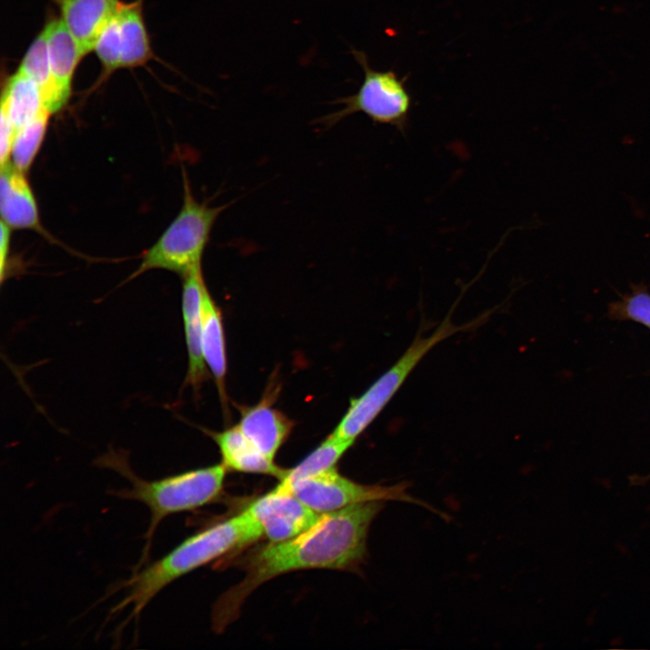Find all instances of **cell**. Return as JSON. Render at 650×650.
Masks as SVG:
<instances>
[{
    "mask_svg": "<svg viewBox=\"0 0 650 650\" xmlns=\"http://www.w3.org/2000/svg\"><path fill=\"white\" fill-rule=\"evenodd\" d=\"M182 283V316L189 365L186 384L198 391L208 377L202 351L201 304L206 283L201 268L184 275Z\"/></svg>",
    "mask_w": 650,
    "mask_h": 650,
    "instance_id": "obj_9",
    "label": "cell"
},
{
    "mask_svg": "<svg viewBox=\"0 0 650 650\" xmlns=\"http://www.w3.org/2000/svg\"><path fill=\"white\" fill-rule=\"evenodd\" d=\"M10 238H11V228L8 225H6L5 222L1 221L0 276H1L2 282L4 281L5 270H6L9 247H10Z\"/></svg>",
    "mask_w": 650,
    "mask_h": 650,
    "instance_id": "obj_23",
    "label": "cell"
},
{
    "mask_svg": "<svg viewBox=\"0 0 650 650\" xmlns=\"http://www.w3.org/2000/svg\"><path fill=\"white\" fill-rule=\"evenodd\" d=\"M286 488L319 514L359 503L385 500L414 503L431 509L425 506V503L413 498L406 492V484L393 486L360 484L342 476L336 468L299 479Z\"/></svg>",
    "mask_w": 650,
    "mask_h": 650,
    "instance_id": "obj_7",
    "label": "cell"
},
{
    "mask_svg": "<svg viewBox=\"0 0 650 650\" xmlns=\"http://www.w3.org/2000/svg\"><path fill=\"white\" fill-rule=\"evenodd\" d=\"M262 537L258 524L246 508L187 537L167 554L133 571L129 579L117 584L114 591L125 590V595L110 614L130 606L132 609L125 622L133 618L138 619L146 605L171 582Z\"/></svg>",
    "mask_w": 650,
    "mask_h": 650,
    "instance_id": "obj_2",
    "label": "cell"
},
{
    "mask_svg": "<svg viewBox=\"0 0 650 650\" xmlns=\"http://www.w3.org/2000/svg\"><path fill=\"white\" fill-rule=\"evenodd\" d=\"M613 314L621 319L639 322L650 330V294L636 291L615 304Z\"/></svg>",
    "mask_w": 650,
    "mask_h": 650,
    "instance_id": "obj_22",
    "label": "cell"
},
{
    "mask_svg": "<svg viewBox=\"0 0 650 650\" xmlns=\"http://www.w3.org/2000/svg\"><path fill=\"white\" fill-rule=\"evenodd\" d=\"M98 463L117 471L131 483L130 488L109 491L110 494L122 499L142 502L150 511V524L144 535L145 545L133 571L146 564L153 536L163 518L212 502L222 491L228 471L219 463L149 481L136 476L122 455H106Z\"/></svg>",
    "mask_w": 650,
    "mask_h": 650,
    "instance_id": "obj_3",
    "label": "cell"
},
{
    "mask_svg": "<svg viewBox=\"0 0 650 650\" xmlns=\"http://www.w3.org/2000/svg\"><path fill=\"white\" fill-rule=\"evenodd\" d=\"M51 115L45 107L42 108L14 134L11 150L12 162L23 172L29 170L41 147Z\"/></svg>",
    "mask_w": 650,
    "mask_h": 650,
    "instance_id": "obj_20",
    "label": "cell"
},
{
    "mask_svg": "<svg viewBox=\"0 0 650 650\" xmlns=\"http://www.w3.org/2000/svg\"><path fill=\"white\" fill-rule=\"evenodd\" d=\"M246 509L258 524L263 537L271 543L295 536L314 524L320 515L289 488L279 484L253 500Z\"/></svg>",
    "mask_w": 650,
    "mask_h": 650,
    "instance_id": "obj_8",
    "label": "cell"
},
{
    "mask_svg": "<svg viewBox=\"0 0 650 650\" xmlns=\"http://www.w3.org/2000/svg\"><path fill=\"white\" fill-rule=\"evenodd\" d=\"M93 51L102 65L103 79L120 69L119 28L116 13L98 36Z\"/></svg>",
    "mask_w": 650,
    "mask_h": 650,
    "instance_id": "obj_21",
    "label": "cell"
},
{
    "mask_svg": "<svg viewBox=\"0 0 650 650\" xmlns=\"http://www.w3.org/2000/svg\"><path fill=\"white\" fill-rule=\"evenodd\" d=\"M450 313L431 335L422 337L418 334L393 366L384 372L361 395L350 400L346 413L331 432L334 437L353 445L356 439L377 417L410 373L432 348L453 334L476 326L479 321L478 319L468 324L458 326L451 322Z\"/></svg>",
    "mask_w": 650,
    "mask_h": 650,
    "instance_id": "obj_5",
    "label": "cell"
},
{
    "mask_svg": "<svg viewBox=\"0 0 650 650\" xmlns=\"http://www.w3.org/2000/svg\"><path fill=\"white\" fill-rule=\"evenodd\" d=\"M384 505L385 501H370L320 514L295 536L255 549L242 562L244 579L214 606V628L218 631L233 621L245 599L279 575L309 569H358L367 556L369 526Z\"/></svg>",
    "mask_w": 650,
    "mask_h": 650,
    "instance_id": "obj_1",
    "label": "cell"
},
{
    "mask_svg": "<svg viewBox=\"0 0 650 650\" xmlns=\"http://www.w3.org/2000/svg\"><path fill=\"white\" fill-rule=\"evenodd\" d=\"M351 53L364 71L363 81L355 94L337 101L343 107L329 115L327 123H336L352 114L362 113L376 124L392 125L404 132L413 103L405 85L407 77L399 78L393 70L372 69L362 51L352 49Z\"/></svg>",
    "mask_w": 650,
    "mask_h": 650,
    "instance_id": "obj_6",
    "label": "cell"
},
{
    "mask_svg": "<svg viewBox=\"0 0 650 650\" xmlns=\"http://www.w3.org/2000/svg\"><path fill=\"white\" fill-rule=\"evenodd\" d=\"M1 104L7 109L15 132L44 108L37 84L19 70L6 80Z\"/></svg>",
    "mask_w": 650,
    "mask_h": 650,
    "instance_id": "obj_18",
    "label": "cell"
},
{
    "mask_svg": "<svg viewBox=\"0 0 650 650\" xmlns=\"http://www.w3.org/2000/svg\"><path fill=\"white\" fill-rule=\"evenodd\" d=\"M120 40V69H133L153 58L143 14V0L122 2L116 12Z\"/></svg>",
    "mask_w": 650,
    "mask_h": 650,
    "instance_id": "obj_14",
    "label": "cell"
},
{
    "mask_svg": "<svg viewBox=\"0 0 650 650\" xmlns=\"http://www.w3.org/2000/svg\"><path fill=\"white\" fill-rule=\"evenodd\" d=\"M202 351L220 396H225L227 354L222 315L208 288L203 292L201 304Z\"/></svg>",
    "mask_w": 650,
    "mask_h": 650,
    "instance_id": "obj_16",
    "label": "cell"
},
{
    "mask_svg": "<svg viewBox=\"0 0 650 650\" xmlns=\"http://www.w3.org/2000/svg\"><path fill=\"white\" fill-rule=\"evenodd\" d=\"M228 470L265 474L281 479L285 470L265 456L241 432L237 425L222 432H209Z\"/></svg>",
    "mask_w": 650,
    "mask_h": 650,
    "instance_id": "obj_13",
    "label": "cell"
},
{
    "mask_svg": "<svg viewBox=\"0 0 650 650\" xmlns=\"http://www.w3.org/2000/svg\"><path fill=\"white\" fill-rule=\"evenodd\" d=\"M60 18L85 54L93 51L102 29L116 12L121 0H51Z\"/></svg>",
    "mask_w": 650,
    "mask_h": 650,
    "instance_id": "obj_11",
    "label": "cell"
},
{
    "mask_svg": "<svg viewBox=\"0 0 650 650\" xmlns=\"http://www.w3.org/2000/svg\"><path fill=\"white\" fill-rule=\"evenodd\" d=\"M42 31L47 41L52 76L58 86L71 96L76 68L86 54L60 17L50 19Z\"/></svg>",
    "mask_w": 650,
    "mask_h": 650,
    "instance_id": "obj_15",
    "label": "cell"
},
{
    "mask_svg": "<svg viewBox=\"0 0 650 650\" xmlns=\"http://www.w3.org/2000/svg\"><path fill=\"white\" fill-rule=\"evenodd\" d=\"M352 445L329 435L302 461L287 469L278 484L288 488L293 482L336 468L337 462Z\"/></svg>",
    "mask_w": 650,
    "mask_h": 650,
    "instance_id": "obj_19",
    "label": "cell"
},
{
    "mask_svg": "<svg viewBox=\"0 0 650 650\" xmlns=\"http://www.w3.org/2000/svg\"><path fill=\"white\" fill-rule=\"evenodd\" d=\"M244 435L267 458L275 455L288 438L293 423L267 400L245 407L237 424Z\"/></svg>",
    "mask_w": 650,
    "mask_h": 650,
    "instance_id": "obj_12",
    "label": "cell"
},
{
    "mask_svg": "<svg viewBox=\"0 0 650 650\" xmlns=\"http://www.w3.org/2000/svg\"><path fill=\"white\" fill-rule=\"evenodd\" d=\"M18 70L37 84L42 104L51 114L60 110L68 103L70 96L58 86L52 76L47 41L42 30L32 42Z\"/></svg>",
    "mask_w": 650,
    "mask_h": 650,
    "instance_id": "obj_17",
    "label": "cell"
},
{
    "mask_svg": "<svg viewBox=\"0 0 650 650\" xmlns=\"http://www.w3.org/2000/svg\"><path fill=\"white\" fill-rule=\"evenodd\" d=\"M0 211L2 221L11 228L41 229L36 201L24 172L10 161L1 165Z\"/></svg>",
    "mask_w": 650,
    "mask_h": 650,
    "instance_id": "obj_10",
    "label": "cell"
},
{
    "mask_svg": "<svg viewBox=\"0 0 650 650\" xmlns=\"http://www.w3.org/2000/svg\"><path fill=\"white\" fill-rule=\"evenodd\" d=\"M184 175L183 204L158 240L144 254L131 279L153 269H164L182 277L201 268V260L218 217L227 205L211 207L192 195Z\"/></svg>",
    "mask_w": 650,
    "mask_h": 650,
    "instance_id": "obj_4",
    "label": "cell"
}]
</instances>
